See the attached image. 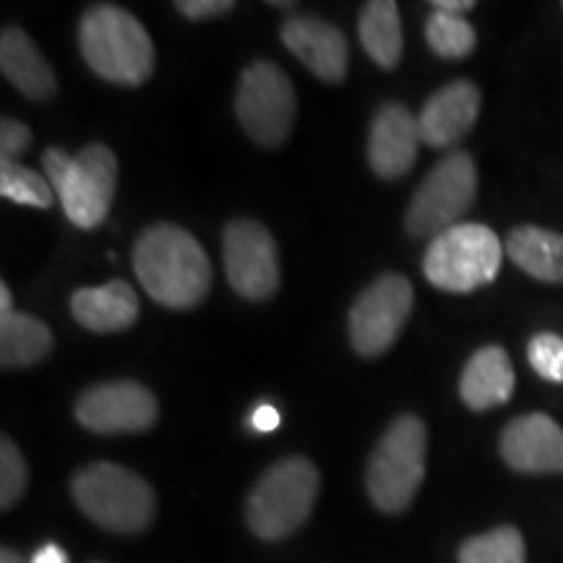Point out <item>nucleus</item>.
Returning a JSON list of instances; mask_svg holds the SVG:
<instances>
[{
  "instance_id": "412c9836",
  "label": "nucleus",
  "mask_w": 563,
  "mask_h": 563,
  "mask_svg": "<svg viewBox=\"0 0 563 563\" xmlns=\"http://www.w3.org/2000/svg\"><path fill=\"white\" fill-rule=\"evenodd\" d=\"M504 251L519 269L551 285H563V235L561 232L522 224L504 241Z\"/></svg>"
},
{
  "instance_id": "a211bd4d",
  "label": "nucleus",
  "mask_w": 563,
  "mask_h": 563,
  "mask_svg": "<svg viewBox=\"0 0 563 563\" xmlns=\"http://www.w3.org/2000/svg\"><path fill=\"white\" fill-rule=\"evenodd\" d=\"M139 298L123 279H112L102 287H81L70 298V313L84 329L97 334L123 332L139 319Z\"/></svg>"
},
{
  "instance_id": "b1692460",
  "label": "nucleus",
  "mask_w": 563,
  "mask_h": 563,
  "mask_svg": "<svg viewBox=\"0 0 563 563\" xmlns=\"http://www.w3.org/2000/svg\"><path fill=\"white\" fill-rule=\"evenodd\" d=\"M426 40L439 58L462 60L475 51V26L460 13L433 11L426 21Z\"/></svg>"
},
{
  "instance_id": "20e7f679",
  "label": "nucleus",
  "mask_w": 563,
  "mask_h": 563,
  "mask_svg": "<svg viewBox=\"0 0 563 563\" xmlns=\"http://www.w3.org/2000/svg\"><path fill=\"white\" fill-rule=\"evenodd\" d=\"M319 496V470L306 456H287L262 475L253 485L245 519L253 534L262 540H282L302 527L311 517Z\"/></svg>"
},
{
  "instance_id": "39448f33",
  "label": "nucleus",
  "mask_w": 563,
  "mask_h": 563,
  "mask_svg": "<svg viewBox=\"0 0 563 563\" xmlns=\"http://www.w3.org/2000/svg\"><path fill=\"white\" fill-rule=\"evenodd\" d=\"M428 431L418 415H399L373 449L365 488L371 501L386 514H399L412 504L426 477Z\"/></svg>"
},
{
  "instance_id": "a878e982",
  "label": "nucleus",
  "mask_w": 563,
  "mask_h": 563,
  "mask_svg": "<svg viewBox=\"0 0 563 563\" xmlns=\"http://www.w3.org/2000/svg\"><path fill=\"white\" fill-rule=\"evenodd\" d=\"M26 481H30V473H26L24 456L16 443L3 435L0 441V506L3 509H11L24 496Z\"/></svg>"
},
{
  "instance_id": "423d86ee",
  "label": "nucleus",
  "mask_w": 563,
  "mask_h": 563,
  "mask_svg": "<svg viewBox=\"0 0 563 563\" xmlns=\"http://www.w3.org/2000/svg\"><path fill=\"white\" fill-rule=\"evenodd\" d=\"M70 490L91 522L110 532L129 534L146 530L157 509L152 485L121 464H89L74 475Z\"/></svg>"
},
{
  "instance_id": "cd10ccee",
  "label": "nucleus",
  "mask_w": 563,
  "mask_h": 563,
  "mask_svg": "<svg viewBox=\"0 0 563 563\" xmlns=\"http://www.w3.org/2000/svg\"><path fill=\"white\" fill-rule=\"evenodd\" d=\"M32 131L16 118H3L0 121V159H16L30 150Z\"/></svg>"
},
{
  "instance_id": "6e6552de",
  "label": "nucleus",
  "mask_w": 563,
  "mask_h": 563,
  "mask_svg": "<svg viewBox=\"0 0 563 563\" xmlns=\"http://www.w3.org/2000/svg\"><path fill=\"white\" fill-rule=\"evenodd\" d=\"M477 194V167L467 152H449L435 162L428 178L415 191L405 214L412 238H439L470 209Z\"/></svg>"
},
{
  "instance_id": "4be33fe9",
  "label": "nucleus",
  "mask_w": 563,
  "mask_h": 563,
  "mask_svg": "<svg viewBox=\"0 0 563 563\" xmlns=\"http://www.w3.org/2000/svg\"><path fill=\"white\" fill-rule=\"evenodd\" d=\"M361 42L365 53L382 68H397L402 60V21L394 0H371L361 11Z\"/></svg>"
},
{
  "instance_id": "2eb2a0df",
  "label": "nucleus",
  "mask_w": 563,
  "mask_h": 563,
  "mask_svg": "<svg viewBox=\"0 0 563 563\" xmlns=\"http://www.w3.org/2000/svg\"><path fill=\"white\" fill-rule=\"evenodd\" d=\"M481 89L473 81L456 79L441 87L422 104L418 125L420 136L433 150L452 146L464 139L481 115Z\"/></svg>"
},
{
  "instance_id": "dca6fc26",
  "label": "nucleus",
  "mask_w": 563,
  "mask_h": 563,
  "mask_svg": "<svg viewBox=\"0 0 563 563\" xmlns=\"http://www.w3.org/2000/svg\"><path fill=\"white\" fill-rule=\"evenodd\" d=\"M282 42L323 81L336 84L347 74V40L323 19L306 16V13L290 16L282 24Z\"/></svg>"
},
{
  "instance_id": "5701e85b",
  "label": "nucleus",
  "mask_w": 563,
  "mask_h": 563,
  "mask_svg": "<svg viewBox=\"0 0 563 563\" xmlns=\"http://www.w3.org/2000/svg\"><path fill=\"white\" fill-rule=\"evenodd\" d=\"M460 563H527L525 538L517 527L475 534L460 548Z\"/></svg>"
},
{
  "instance_id": "0eeeda50",
  "label": "nucleus",
  "mask_w": 563,
  "mask_h": 563,
  "mask_svg": "<svg viewBox=\"0 0 563 563\" xmlns=\"http://www.w3.org/2000/svg\"><path fill=\"white\" fill-rule=\"evenodd\" d=\"M504 253V243L490 228L460 222L433 238L422 258V274L439 290L473 292L496 279Z\"/></svg>"
},
{
  "instance_id": "c85d7f7f",
  "label": "nucleus",
  "mask_w": 563,
  "mask_h": 563,
  "mask_svg": "<svg viewBox=\"0 0 563 563\" xmlns=\"http://www.w3.org/2000/svg\"><path fill=\"white\" fill-rule=\"evenodd\" d=\"M232 9H235L232 0H180L178 3V11L191 21L224 16V13H230Z\"/></svg>"
},
{
  "instance_id": "f8f14e48",
  "label": "nucleus",
  "mask_w": 563,
  "mask_h": 563,
  "mask_svg": "<svg viewBox=\"0 0 563 563\" xmlns=\"http://www.w3.org/2000/svg\"><path fill=\"white\" fill-rule=\"evenodd\" d=\"M76 418L95 433H141L157 422L159 407L144 384L108 382L81 391Z\"/></svg>"
},
{
  "instance_id": "f03ea898",
  "label": "nucleus",
  "mask_w": 563,
  "mask_h": 563,
  "mask_svg": "<svg viewBox=\"0 0 563 563\" xmlns=\"http://www.w3.org/2000/svg\"><path fill=\"white\" fill-rule=\"evenodd\" d=\"M79 47L87 66L104 81L139 87L152 76L154 45L150 32L121 5L97 3L84 11Z\"/></svg>"
},
{
  "instance_id": "393cba45",
  "label": "nucleus",
  "mask_w": 563,
  "mask_h": 563,
  "mask_svg": "<svg viewBox=\"0 0 563 563\" xmlns=\"http://www.w3.org/2000/svg\"><path fill=\"white\" fill-rule=\"evenodd\" d=\"M0 194L3 199L34 209H51L55 201L51 180L42 178L32 167L19 165L16 159H0Z\"/></svg>"
},
{
  "instance_id": "7ed1b4c3",
  "label": "nucleus",
  "mask_w": 563,
  "mask_h": 563,
  "mask_svg": "<svg viewBox=\"0 0 563 563\" xmlns=\"http://www.w3.org/2000/svg\"><path fill=\"white\" fill-rule=\"evenodd\" d=\"M42 165L63 211L76 228L91 230L104 222L118 188V159L108 146L89 144L79 154L53 146L42 154Z\"/></svg>"
},
{
  "instance_id": "1a4fd4ad",
  "label": "nucleus",
  "mask_w": 563,
  "mask_h": 563,
  "mask_svg": "<svg viewBox=\"0 0 563 563\" xmlns=\"http://www.w3.org/2000/svg\"><path fill=\"white\" fill-rule=\"evenodd\" d=\"M292 81L277 63L253 60L243 70L235 95V115L245 133L262 146H279L295 123Z\"/></svg>"
},
{
  "instance_id": "c756f323",
  "label": "nucleus",
  "mask_w": 563,
  "mask_h": 563,
  "mask_svg": "<svg viewBox=\"0 0 563 563\" xmlns=\"http://www.w3.org/2000/svg\"><path fill=\"white\" fill-rule=\"evenodd\" d=\"M282 422V415L274 405H258L251 415V428L258 433H272L277 431Z\"/></svg>"
},
{
  "instance_id": "9b49d317",
  "label": "nucleus",
  "mask_w": 563,
  "mask_h": 563,
  "mask_svg": "<svg viewBox=\"0 0 563 563\" xmlns=\"http://www.w3.org/2000/svg\"><path fill=\"white\" fill-rule=\"evenodd\" d=\"M230 287L251 302L269 300L279 287V256L272 232L256 220H232L222 238Z\"/></svg>"
},
{
  "instance_id": "473e14b6",
  "label": "nucleus",
  "mask_w": 563,
  "mask_h": 563,
  "mask_svg": "<svg viewBox=\"0 0 563 563\" xmlns=\"http://www.w3.org/2000/svg\"><path fill=\"white\" fill-rule=\"evenodd\" d=\"M0 563H26V561L21 559L16 551H9V548H3V551H0Z\"/></svg>"
},
{
  "instance_id": "7c9ffc66",
  "label": "nucleus",
  "mask_w": 563,
  "mask_h": 563,
  "mask_svg": "<svg viewBox=\"0 0 563 563\" xmlns=\"http://www.w3.org/2000/svg\"><path fill=\"white\" fill-rule=\"evenodd\" d=\"M30 563H68V555L60 545H42L37 553L32 555Z\"/></svg>"
},
{
  "instance_id": "6ab92c4d",
  "label": "nucleus",
  "mask_w": 563,
  "mask_h": 563,
  "mask_svg": "<svg viewBox=\"0 0 563 563\" xmlns=\"http://www.w3.org/2000/svg\"><path fill=\"white\" fill-rule=\"evenodd\" d=\"M53 334L45 321L13 311L9 285H0V365L5 371L45 361Z\"/></svg>"
},
{
  "instance_id": "9d476101",
  "label": "nucleus",
  "mask_w": 563,
  "mask_h": 563,
  "mask_svg": "<svg viewBox=\"0 0 563 563\" xmlns=\"http://www.w3.org/2000/svg\"><path fill=\"white\" fill-rule=\"evenodd\" d=\"M412 300V285L402 274H384L371 282L350 311V342L357 355H384L410 319Z\"/></svg>"
},
{
  "instance_id": "f257e3e1",
  "label": "nucleus",
  "mask_w": 563,
  "mask_h": 563,
  "mask_svg": "<svg viewBox=\"0 0 563 563\" xmlns=\"http://www.w3.org/2000/svg\"><path fill=\"white\" fill-rule=\"evenodd\" d=\"M133 272L154 302L194 308L209 295L211 262L188 230L170 222L146 228L133 243Z\"/></svg>"
},
{
  "instance_id": "f3484780",
  "label": "nucleus",
  "mask_w": 563,
  "mask_h": 563,
  "mask_svg": "<svg viewBox=\"0 0 563 563\" xmlns=\"http://www.w3.org/2000/svg\"><path fill=\"white\" fill-rule=\"evenodd\" d=\"M514 386H517V376H514L509 352L498 344H488V347L477 350L464 365L460 394L470 410L485 412L509 402Z\"/></svg>"
},
{
  "instance_id": "4468645a",
  "label": "nucleus",
  "mask_w": 563,
  "mask_h": 563,
  "mask_svg": "<svg viewBox=\"0 0 563 563\" xmlns=\"http://www.w3.org/2000/svg\"><path fill=\"white\" fill-rule=\"evenodd\" d=\"M418 115L405 104L386 102L371 123L368 162L373 173L384 180H397L412 170L420 150Z\"/></svg>"
},
{
  "instance_id": "aec40b11",
  "label": "nucleus",
  "mask_w": 563,
  "mask_h": 563,
  "mask_svg": "<svg viewBox=\"0 0 563 563\" xmlns=\"http://www.w3.org/2000/svg\"><path fill=\"white\" fill-rule=\"evenodd\" d=\"M0 68L5 79L30 100H47L58 89L53 68L42 58L30 34L19 26H9L0 34Z\"/></svg>"
},
{
  "instance_id": "2f4dec72",
  "label": "nucleus",
  "mask_w": 563,
  "mask_h": 563,
  "mask_svg": "<svg viewBox=\"0 0 563 563\" xmlns=\"http://www.w3.org/2000/svg\"><path fill=\"white\" fill-rule=\"evenodd\" d=\"M433 11H446V13H462L473 11L475 3L473 0H433Z\"/></svg>"
},
{
  "instance_id": "ddd939ff",
  "label": "nucleus",
  "mask_w": 563,
  "mask_h": 563,
  "mask_svg": "<svg viewBox=\"0 0 563 563\" xmlns=\"http://www.w3.org/2000/svg\"><path fill=\"white\" fill-rule=\"evenodd\" d=\"M501 456L517 473H563V428L545 412L522 415L504 428Z\"/></svg>"
},
{
  "instance_id": "bb28decb",
  "label": "nucleus",
  "mask_w": 563,
  "mask_h": 563,
  "mask_svg": "<svg viewBox=\"0 0 563 563\" xmlns=\"http://www.w3.org/2000/svg\"><path fill=\"white\" fill-rule=\"evenodd\" d=\"M527 357L540 378L551 384H563V336L553 332L534 334L527 344Z\"/></svg>"
}]
</instances>
